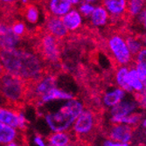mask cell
I'll return each instance as SVG.
<instances>
[{"label":"cell","instance_id":"cell-1","mask_svg":"<svg viewBox=\"0 0 146 146\" xmlns=\"http://www.w3.org/2000/svg\"><path fill=\"white\" fill-rule=\"evenodd\" d=\"M0 60L5 72L18 76L29 83L37 81L46 73V64L40 54L21 46L0 50Z\"/></svg>","mask_w":146,"mask_h":146},{"label":"cell","instance_id":"cell-2","mask_svg":"<svg viewBox=\"0 0 146 146\" xmlns=\"http://www.w3.org/2000/svg\"><path fill=\"white\" fill-rule=\"evenodd\" d=\"M85 109L84 103L75 97L63 102V104L54 111L47 112L44 120L52 132L68 131L78 115Z\"/></svg>","mask_w":146,"mask_h":146},{"label":"cell","instance_id":"cell-3","mask_svg":"<svg viewBox=\"0 0 146 146\" xmlns=\"http://www.w3.org/2000/svg\"><path fill=\"white\" fill-rule=\"evenodd\" d=\"M29 82L4 72L0 75V96L11 106L21 105L28 98Z\"/></svg>","mask_w":146,"mask_h":146},{"label":"cell","instance_id":"cell-4","mask_svg":"<svg viewBox=\"0 0 146 146\" xmlns=\"http://www.w3.org/2000/svg\"><path fill=\"white\" fill-rule=\"evenodd\" d=\"M107 47L111 58L117 66H130L133 62V55L128 48L125 37L121 33L110 34L107 39Z\"/></svg>","mask_w":146,"mask_h":146},{"label":"cell","instance_id":"cell-5","mask_svg":"<svg viewBox=\"0 0 146 146\" xmlns=\"http://www.w3.org/2000/svg\"><path fill=\"white\" fill-rule=\"evenodd\" d=\"M96 126L97 117L96 113L89 109H84L74 121L71 132L76 139L84 140L91 137Z\"/></svg>","mask_w":146,"mask_h":146},{"label":"cell","instance_id":"cell-6","mask_svg":"<svg viewBox=\"0 0 146 146\" xmlns=\"http://www.w3.org/2000/svg\"><path fill=\"white\" fill-rule=\"evenodd\" d=\"M39 54L46 64L57 65L60 60V39L52 34L45 32L38 42Z\"/></svg>","mask_w":146,"mask_h":146},{"label":"cell","instance_id":"cell-7","mask_svg":"<svg viewBox=\"0 0 146 146\" xmlns=\"http://www.w3.org/2000/svg\"><path fill=\"white\" fill-rule=\"evenodd\" d=\"M138 106L134 97H125L120 102L109 109V121L110 123H121L128 115L136 112Z\"/></svg>","mask_w":146,"mask_h":146},{"label":"cell","instance_id":"cell-8","mask_svg":"<svg viewBox=\"0 0 146 146\" xmlns=\"http://www.w3.org/2000/svg\"><path fill=\"white\" fill-rule=\"evenodd\" d=\"M0 122L10 125L20 131L25 130L27 126V119L24 112L14 108V106L0 105Z\"/></svg>","mask_w":146,"mask_h":146},{"label":"cell","instance_id":"cell-9","mask_svg":"<svg viewBox=\"0 0 146 146\" xmlns=\"http://www.w3.org/2000/svg\"><path fill=\"white\" fill-rule=\"evenodd\" d=\"M57 86L56 75L45 73L40 78L33 82L29 83L28 96L33 99H38L40 96L45 95L50 89Z\"/></svg>","mask_w":146,"mask_h":146},{"label":"cell","instance_id":"cell-10","mask_svg":"<svg viewBox=\"0 0 146 146\" xmlns=\"http://www.w3.org/2000/svg\"><path fill=\"white\" fill-rule=\"evenodd\" d=\"M107 137L120 143L122 146H128L132 143L134 137L133 127L124 123H110L107 131Z\"/></svg>","mask_w":146,"mask_h":146},{"label":"cell","instance_id":"cell-11","mask_svg":"<svg viewBox=\"0 0 146 146\" xmlns=\"http://www.w3.org/2000/svg\"><path fill=\"white\" fill-rule=\"evenodd\" d=\"M22 38L12 31L11 25L0 20V50L11 49L21 46Z\"/></svg>","mask_w":146,"mask_h":146},{"label":"cell","instance_id":"cell-12","mask_svg":"<svg viewBox=\"0 0 146 146\" xmlns=\"http://www.w3.org/2000/svg\"><path fill=\"white\" fill-rule=\"evenodd\" d=\"M128 0H101L112 20H120L127 15Z\"/></svg>","mask_w":146,"mask_h":146},{"label":"cell","instance_id":"cell-13","mask_svg":"<svg viewBox=\"0 0 146 146\" xmlns=\"http://www.w3.org/2000/svg\"><path fill=\"white\" fill-rule=\"evenodd\" d=\"M45 31L52 34V36H54L60 40L65 38L69 33L61 18L50 15L46 19L45 23Z\"/></svg>","mask_w":146,"mask_h":146},{"label":"cell","instance_id":"cell-14","mask_svg":"<svg viewBox=\"0 0 146 146\" xmlns=\"http://www.w3.org/2000/svg\"><path fill=\"white\" fill-rule=\"evenodd\" d=\"M74 96L71 92L66 91L62 88H58L57 86L50 89L45 95L40 96L38 99L39 105H45L55 102H66L74 98Z\"/></svg>","mask_w":146,"mask_h":146},{"label":"cell","instance_id":"cell-15","mask_svg":"<svg viewBox=\"0 0 146 146\" xmlns=\"http://www.w3.org/2000/svg\"><path fill=\"white\" fill-rule=\"evenodd\" d=\"M128 95V93L120 87H113L106 90L102 96V103L106 109H110L120 102Z\"/></svg>","mask_w":146,"mask_h":146},{"label":"cell","instance_id":"cell-16","mask_svg":"<svg viewBox=\"0 0 146 146\" xmlns=\"http://www.w3.org/2000/svg\"><path fill=\"white\" fill-rule=\"evenodd\" d=\"M88 19L89 20L90 25H92L94 28L98 29L107 26L111 21V18L108 11L105 9V7L102 4L96 5L94 11Z\"/></svg>","mask_w":146,"mask_h":146},{"label":"cell","instance_id":"cell-17","mask_svg":"<svg viewBox=\"0 0 146 146\" xmlns=\"http://www.w3.org/2000/svg\"><path fill=\"white\" fill-rule=\"evenodd\" d=\"M45 7L50 16L62 18L74 6L69 0H45Z\"/></svg>","mask_w":146,"mask_h":146},{"label":"cell","instance_id":"cell-18","mask_svg":"<svg viewBox=\"0 0 146 146\" xmlns=\"http://www.w3.org/2000/svg\"><path fill=\"white\" fill-rule=\"evenodd\" d=\"M61 19L69 33H74L80 30L84 22V17L81 14L78 9L74 7L68 12L66 13Z\"/></svg>","mask_w":146,"mask_h":146},{"label":"cell","instance_id":"cell-19","mask_svg":"<svg viewBox=\"0 0 146 146\" xmlns=\"http://www.w3.org/2000/svg\"><path fill=\"white\" fill-rule=\"evenodd\" d=\"M75 137L70 130L52 132L47 138L46 143L51 146H68L75 141Z\"/></svg>","mask_w":146,"mask_h":146},{"label":"cell","instance_id":"cell-20","mask_svg":"<svg viewBox=\"0 0 146 146\" xmlns=\"http://www.w3.org/2000/svg\"><path fill=\"white\" fill-rule=\"evenodd\" d=\"M20 130L0 122V144L8 145L11 142H18Z\"/></svg>","mask_w":146,"mask_h":146},{"label":"cell","instance_id":"cell-21","mask_svg":"<svg viewBox=\"0 0 146 146\" xmlns=\"http://www.w3.org/2000/svg\"><path fill=\"white\" fill-rule=\"evenodd\" d=\"M127 86H128V93H137L143 89V84L139 78V75L137 72L136 68L134 67H129L128 74H127Z\"/></svg>","mask_w":146,"mask_h":146},{"label":"cell","instance_id":"cell-22","mask_svg":"<svg viewBox=\"0 0 146 146\" xmlns=\"http://www.w3.org/2000/svg\"><path fill=\"white\" fill-rule=\"evenodd\" d=\"M23 11L25 19L27 23L31 25H36L38 23L39 18H40V12H39L38 7L35 4L30 3L24 5Z\"/></svg>","mask_w":146,"mask_h":146},{"label":"cell","instance_id":"cell-23","mask_svg":"<svg viewBox=\"0 0 146 146\" xmlns=\"http://www.w3.org/2000/svg\"><path fill=\"white\" fill-rule=\"evenodd\" d=\"M129 69V66H117L114 74V81L115 86L123 88L128 93V86H127V74Z\"/></svg>","mask_w":146,"mask_h":146},{"label":"cell","instance_id":"cell-24","mask_svg":"<svg viewBox=\"0 0 146 146\" xmlns=\"http://www.w3.org/2000/svg\"><path fill=\"white\" fill-rule=\"evenodd\" d=\"M146 8V0H128L127 1V15L135 19Z\"/></svg>","mask_w":146,"mask_h":146},{"label":"cell","instance_id":"cell-25","mask_svg":"<svg viewBox=\"0 0 146 146\" xmlns=\"http://www.w3.org/2000/svg\"><path fill=\"white\" fill-rule=\"evenodd\" d=\"M125 40H126V44L128 46L129 50L130 51V52L133 56L143 46L141 36L129 34L125 37Z\"/></svg>","mask_w":146,"mask_h":146},{"label":"cell","instance_id":"cell-26","mask_svg":"<svg viewBox=\"0 0 146 146\" xmlns=\"http://www.w3.org/2000/svg\"><path fill=\"white\" fill-rule=\"evenodd\" d=\"M143 116V115L142 114H140L138 111H136V112H133V113L128 115L127 116H125L122 120L121 123H124V124H127L131 127H136V126L139 125Z\"/></svg>","mask_w":146,"mask_h":146},{"label":"cell","instance_id":"cell-27","mask_svg":"<svg viewBox=\"0 0 146 146\" xmlns=\"http://www.w3.org/2000/svg\"><path fill=\"white\" fill-rule=\"evenodd\" d=\"M134 99L136 100L138 109L146 110V87H143L140 91L134 93Z\"/></svg>","mask_w":146,"mask_h":146},{"label":"cell","instance_id":"cell-28","mask_svg":"<svg viewBox=\"0 0 146 146\" xmlns=\"http://www.w3.org/2000/svg\"><path fill=\"white\" fill-rule=\"evenodd\" d=\"M96 5L92 4V3H88V2H85V1H82L78 5V10L81 12V14L84 17V18H88L91 13L93 12L95 9Z\"/></svg>","mask_w":146,"mask_h":146},{"label":"cell","instance_id":"cell-29","mask_svg":"<svg viewBox=\"0 0 146 146\" xmlns=\"http://www.w3.org/2000/svg\"><path fill=\"white\" fill-rule=\"evenodd\" d=\"M133 62L137 66L146 68V46H143L133 56Z\"/></svg>","mask_w":146,"mask_h":146},{"label":"cell","instance_id":"cell-30","mask_svg":"<svg viewBox=\"0 0 146 146\" xmlns=\"http://www.w3.org/2000/svg\"><path fill=\"white\" fill-rule=\"evenodd\" d=\"M11 25V28L12 31L14 32V33L18 36H19L20 38H23L25 36L26 32H27V29H26L25 24L22 21H14Z\"/></svg>","mask_w":146,"mask_h":146},{"label":"cell","instance_id":"cell-31","mask_svg":"<svg viewBox=\"0 0 146 146\" xmlns=\"http://www.w3.org/2000/svg\"><path fill=\"white\" fill-rule=\"evenodd\" d=\"M134 19L141 26V28L143 30V33H146V8L140 13L138 16H137Z\"/></svg>","mask_w":146,"mask_h":146},{"label":"cell","instance_id":"cell-32","mask_svg":"<svg viewBox=\"0 0 146 146\" xmlns=\"http://www.w3.org/2000/svg\"><path fill=\"white\" fill-rule=\"evenodd\" d=\"M134 67L137 69L139 78L141 79V81L143 84V87H146V68L141 67V66H137V65H134Z\"/></svg>","mask_w":146,"mask_h":146},{"label":"cell","instance_id":"cell-33","mask_svg":"<svg viewBox=\"0 0 146 146\" xmlns=\"http://www.w3.org/2000/svg\"><path fill=\"white\" fill-rule=\"evenodd\" d=\"M102 144L104 146H122V144L120 143H117V142L112 140L111 138H110L108 137H107V138L102 140Z\"/></svg>","mask_w":146,"mask_h":146},{"label":"cell","instance_id":"cell-34","mask_svg":"<svg viewBox=\"0 0 146 146\" xmlns=\"http://www.w3.org/2000/svg\"><path fill=\"white\" fill-rule=\"evenodd\" d=\"M33 143H34V144H36L38 146H45V145L47 144L46 142V140L41 136H39V135H37V136L34 137Z\"/></svg>","mask_w":146,"mask_h":146},{"label":"cell","instance_id":"cell-35","mask_svg":"<svg viewBox=\"0 0 146 146\" xmlns=\"http://www.w3.org/2000/svg\"><path fill=\"white\" fill-rule=\"evenodd\" d=\"M17 0H0V5H2L4 6H9L13 5Z\"/></svg>","mask_w":146,"mask_h":146},{"label":"cell","instance_id":"cell-36","mask_svg":"<svg viewBox=\"0 0 146 146\" xmlns=\"http://www.w3.org/2000/svg\"><path fill=\"white\" fill-rule=\"evenodd\" d=\"M139 125H140L141 128H143V129H146V117H143V118H142V120H141Z\"/></svg>","mask_w":146,"mask_h":146},{"label":"cell","instance_id":"cell-37","mask_svg":"<svg viewBox=\"0 0 146 146\" xmlns=\"http://www.w3.org/2000/svg\"><path fill=\"white\" fill-rule=\"evenodd\" d=\"M17 1H19L23 5H28L30 3H33L35 0H17Z\"/></svg>","mask_w":146,"mask_h":146},{"label":"cell","instance_id":"cell-38","mask_svg":"<svg viewBox=\"0 0 146 146\" xmlns=\"http://www.w3.org/2000/svg\"><path fill=\"white\" fill-rule=\"evenodd\" d=\"M69 2L72 4L73 6H77L80 3L82 2V0H69Z\"/></svg>","mask_w":146,"mask_h":146},{"label":"cell","instance_id":"cell-39","mask_svg":"<svg viewBox=\"0 0 146 146\" xmlns=\"http://www.w3.org/2000/svg\"><path fill=\"white\" fill-rule=\"evenodd\" d=\"M141 38H142V42H143V46H146V33H143V35L141 36Z\"/></svg>","mask_w":146,"mask_h":146},{"label":"cell","instance_id":"cell-40","mask_svg":"<svg viewBox=\"0 0 146 146\" xmlns=\"http://www.w3.org/2000/svg\"><path fill=\"white\" fill-rule=\"evenodd\" d=\"M82 1H85V2L92 3V4H94V5H97V3L100 2L101 0H82Z\"/></svg>","mask_w":146,"mask_h":146},{"label":"cell","instance_id":"cell-41","mask_svg":"<svg viewBox=\"0 0 146 146\" xmlns=\"http://www.w3.org/2000/svg\"><path fill=\"white\" fill-rule=\"evenodd\" d=\"M4 72H5V70H4V68H3V65H2L1 60H0V75H1Z\"/></svg>","mask_w":146,"mask_h":146},{"label":"cell","instance_id":"cell-42","mask_svg":"<svg viewBox=\"0 0 146 146\" xmlns=\"http://www.w3.org/2000/svg\"><path fill=\"white\" fill-rule=\"evenodd\" d=\"M143 134H144V136L146 137V129H144V131H143Z\"/></svg>","mask_w":146,"mask_h":146},{"label":"cell","instance_id":"cell-43","mask_svg":"<svg viewBox=\"0 0 146 146\" xmlns=\"http://www.w3.org/2000/svg\"><path fill=\"white\" fill-rule=\"evenodd\" d=\"M1 101H3V98L1 97V96H0V103H1ZM0 105H1V104H0Z\"/></svg>","mask_w":146,"mask_h":146}]
</instances>
